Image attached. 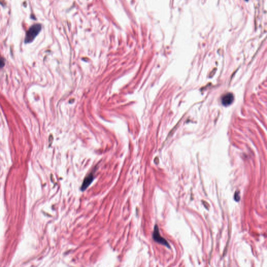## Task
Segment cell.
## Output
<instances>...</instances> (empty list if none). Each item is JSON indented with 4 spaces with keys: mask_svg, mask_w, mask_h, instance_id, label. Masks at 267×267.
I'll use <instances>...</instances> for the list:
<instances>
[{
    "mask_svg": "<svg viewBox=\"0 0 267 267\" xmlns=\"http://www.w3.org/2000/svg\"><path fill=\"white\" fill-rule=\"evenodd\" d=\"M41 29V26L40 24H35L32 26L28 30L26 35L25 42L26 44L30 43L34 40V38L38 35Z\"/></svg>",
    "mask_w": 267,
    "mask_h": 267,
    "instance_id": "obj_1",
    "label": "cell"
},
{
    "mask_svg": "<svg viewBox=\"0 0 267 267\" xmlns=\"http://www.w3.org/2000/svg\"><path fill=\"white\" fill-rule=\"evenodd\" d=\"M152 237H153V239L155 242L159 243V244L163 245L166 246L169 248H170V245L168 243V241L161 236L160 232H159V227L157 225H155V226L154 227Z\"/></svg>",
    "mask_w": 267,
    "mask_h": 267,
    "instance_id": "obj_2",
    "label": "cell"
},
{
    "mask_svg": "<svg viewBox=\"0 0 267 267\" xmlns=\"http://www.w3.org/2000/svg\"><path fill=\"white\" fill-rule=\"evenodd\" d=\"M94 180V174L93 173L89 174L84 180L83 183L81 186V190L83 191H85V190L88 187V186L90 185L91 183L93 182Z\"/></svg>",
    "mask_w": 267,
    "mask_h": 267,
    "instance_id": "obj_3",
    "label": "cell"
},
{
    "mask_svg": "<svg viewBox=\"0 0 267 267\" xmlns=\"http://www.w3.org/2000/svg\"><path fill=\"white\" fill-rule=\"evenodd\" d=\"M234 101V96L231 93H227L224 94L221 99V102L224 106H229L231 105Z\"/></svg>",
    "mask_w": 267,
    "mask_h": 267,
    "instance_id": "obj_4",
    "label": "cell"
},
{
    "mask_svg": "<svg viewBox=\"0 0 267 267\" xmlns=\"http://www.w3.org/2000/svg\"><path fill=\"white\" fill-rule=\"evenodd\" d=\"M234 199L236 201H239L240 200V192L239 191H237L235 192V193L234 194Z\"/></svg>",
    "mask_w": 267,
    "mask_h": 267,
    "instance_id": "obj_5",
    "label": "cell"
},
{
    "mask_svg": "<svg viewBox=\"0 0 267 267\" xmlns=\"http://www.w3.org/2000/svg\"><path fill=\"white\" fill-rule=\"evenodd\" d=\"M5 65V60L3 58L0 56V68L3 67Z\"/></svg>",
    "mask_w": 267,
    "mask_h": 267,
    "instance_id": "obj_6",
    "label": "cell"
},
{
    "mask_svg": "<svg viewBox=\"0 0 267 267\" xmlns=\"http://www.w3.org/2000/svg\"><path fill=\"white\" fill-rule=\"evenodd\" d=\"M245 1H248V0H245Z\"/></svg>",
    "mask_w": 267,
    "mask_h": 267,
    "instance_id": "obj_7",
    "label": "cell"
}]
</instances>
